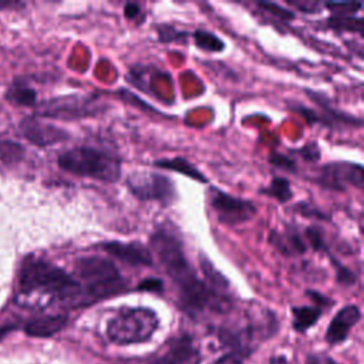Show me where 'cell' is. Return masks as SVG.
I'll return each instance as SVG.
<instances>
[{"mask_svg":"<svg viewBox=\"0 0 364 364\" xmlns=\"http://www.w3.org/2000/svg\"><path fill=\"white\" fill-rule=\"evenodd\" d=\"M294 210H297L299 213H301L304 218H320V219H324V220H328L330 218L323 213L320 209L314 208L313 205L310 203H306V202H300L297 203V206H294Z\"/></svg>","mask_w":364,"mask_h":364,"instance_id":"4dcf8cb0","label":"cell"},{"mask_svg":"<svg viewBox=\"0 0 364 364\" xmlns=\"http://www.w3.org/2000/svg\"><path fill=\"white\" fill-rule=\"evenodd\" d=\"M324 26L334 31H350V33H363V18L353 16H330L326 18Z\"/></svg>","mask_w":364,"mask_h":364,"instance_id":"44dd1931","label":"cell"},{"mask_svg":"<svg viewBox=\"0 0 364 364\" xmlns=\"http://www.w3.org/2000/svg\"><path fill=\"white\" fill-rule=\"evenodd\" d=\"M306 364H336L330 357L323 354H311L307 357Z\"/></svg>","mask_w":364,"mask_h":364,"instance_id":"e575fe53","label":"cell"},{"mask_svg":"<svg viewBox=\"0 0 364 364\" xmlns=\"http://www.w3.org/2000/svg\"><path fill=\"white\" fill-rule=\"evenodd\" d=\"M307 294H310V299L316 301V306H299L293 307V327L297 331H304L309 327H311L321 314V307L328 303L327 299H324L320 293L309 290Z\"/></svg>","mask_w":364,"mask_h":364,"instance_id":"9a60e30c","label":"cell"},{"mask_svg":"<svg viewBox=\"0 0 364 364\" xmlns=\"http://www.w3.org/2000/svg\"><path fill=\"white\" fill-rule=\"evenodd\" d=\"M213 364H242V355L237 351H233V353L225 354L223 357H220Z\"/></svg>","mask_w":364,"mask_h":364,"instance_id":"836d02e7","label":"cell"},{"mask_svg":"<svg viewBox=\"0 0 364 364\" xmlns=\"http://www.w3.org/2000/svg\"><path fill=\"white\" fill-rule=\"evenodd\" d=\"M98 95H64L44 101L37 107V115L55 119H78L97 115L104 109Z\"/></svg>","mask_w":364,"mask_h":364,"instance_id":"8992f818","label":"cell"},{"mask_svg":"<svg viewBox=\"0 0 364 364\" xmlns=\"http://www.w3.org/2000/svg\"><path fill=\"white\" fill-rule=\"evenodd\" d=\"M259 192L262 195L270 196L273 199H276L280 203H287L290 199H293V191H291V185L289 182L287 178L284 176H274L270 183L264 188H260Z\"/></svg>","mask_w":364,"mask_h":364,"instance_id":"d6986e66","label":"cell"},{"mask_svg":"<svg viewBox=\"0 0 364 364\" xmlns=\"http://www.w3.org/2000/svg\"><path fill=\"white\" fill-rule=\"evenodd\" d=\"M74 277L81 283L84 304L112 297L127 289V282L117 264L102 256H82L74 263Z\"/></svg>","mask_w":364,"mask_h":364,"instance_id":"3957f363","label":"cell"},{"mask_svg":"<svg viewBox=\"0 0 364 364\" xmlns=\"http://www.w3.org/2000/svg\"><path fill=\"white\" fill-rule=\"evenodd\" d=\"M191 37L193 38L195 46L206 53H220L226 47L225 41L218 34L205 28H196L191 33Z\"/></svg>","mask_w":364,"mask_h":364,"instance_id":"ac0fdd59","label":"cell"},{"mask_svg":"<svg viewBox=\"0 0 364 364\" xmlns=\"http://www.w3.org/2000/svg\"><path fill=\"white\" fill-rule=\"evenodd\" d=\"M304 242L307 246H311L316 252H323L326 255L331 253L327 246L324 232L318 226H309L304 229Z\"/></svg>","mask_w":364,"mask_h":364,"instance_id":"603a6c76","label":"cell"},{"mask_svg":"<svg viewBox=\"0 0 364 364\" xmlns=\"http://www.w3.org/2000/svg\"><path fill=\"white\" fill-rule=\"evenodd\" d=\"M155 168L159 169H166V171H173L178 172L181 175H185L191 179L199 181L200 183H208L209 179L193 165L191 164L188 159L176 156V158H164V159H156L152 164Z\"/></svg>","mask_w":364,"mask_h":364,"instance_id":"e0dca14e","label":"cell"},{"mask_svg":"<svg viewBox=\"0 0 364 364\" xmlns=\"http://www.w3.org/2000/svg\"><path fill=\"white\" fill-rule=\"evenodd\" d=\"M323 7L328 9L333 13V16H353L361 9V3L330 1V3H323Z\"/></svg>","mask_w":364,"mask_h":364,"instance_id":"484cf974","label":"cell"},{"mask_svg":"<svg viewBox=\"0 0 364 364\" xmlns=\"http://www.w3.org/2000/svg\"><path fill=\"white\" fill-rule=\"evenodd\" d=\"M269 162L273 166H276L279 169H284L287 172H296V169H297V165H296L294 159H291V158H289L284 154H280L277 151H272L269 154Z\"/></svg>","mask_w":364,"mask_h":364,"instance_id":"83f0119b","label":"cell"},{"mask_svg":"<svg viewBox=\"0 0 364 364\" xmlns=\"http://www.w3.org/2000/svg\"><path fill=\"white\" fill-rule=\"evenodd\" d=\"M257 6L260 9H263L264 11L273 14L274 17L283 20V21H290L296 17V14L291 10H287L283 6H280L277 3H273V1H257Z\"/></svg>","mask_w":364,"mask_h":364,"instance_id":"4316f807","label":"cell"},{"mask_svg":"<svg viewBox=\"0 0 364 364\" xmlns=\"http://www.w3.org/2000/svg\"><path fill=\"white\" fill-rule=\"evenodd\" d=\"M101 250L108 253L117 260L131 267H151L154 266V257L149 249L141 242H119L109 240L98 245Z\"/></svg>","mask_w":364,"mask_h":364,"instance_id":"30bf717a","label":"cell"},{"mask_svg":"<svg viewBox=\"0 0 364 364\" xmlns=\"http://www.w3.org/2000/svg\"><path fill=\"white\" fill-rule=\"evenodd\" d=\"M199 354L189 336H181L169 343L166 351L155 364H198Z\"/></svg>","mask_w":364,"mask_h":364,"instance_id":"7c38bea8","label":"cell"},{"mask_svg":"<svg viewBox=\"0 0 364 364\" xmlns=\"http://www.w3.org/2000/svg\"><path fill=\"white\" fill-rule=\"evenodd\" d=\"M144 14L141 6L138 3H125L124 6V17L128 20H138Z\"/></svg>","mask_w":364,"mask_h":364,"instance_id":"d6a6232c","label":"cell"},{"mask_svg":"<svg viewBox=\"0 0 364 364\" xmlns=\"http://www.w3.org/2000/svg\"><path fill=\"white\" fill-rule=\"evenodd\" d=\"M286 3L303 13H318L323 7V4L316 0H287Z\"/></svg>","mask_w":364,"mask_h":364,"instance_id":"f1b7e54d","label":"cell"},{"mask_svg":"<svg viewBox=\"0 0 364 364\" xmlns=\"http://www.w3.org/2000/svg\"><path fill=\"white\" fill-rule=\"evenodd\" d=\"M316 183L330 191H346L347 186L363 188V166L360 164L336 161L323 165L316 176Z\"/></svg>","mask_w":364,"mask_h":364,"instance_id":"9c48e42d","label":"cell"},{"mask_svg":"<svg viewBox=\"0 0 364 364\" xmlns=\"http://www.w3.org/2000/svg\"><path fill=\"white\" fill-rule=\"evenodd\" d=\"M57 164L65 172L98 182L112 183L121 178V158L111 148L75 146L60 154Z\"/></svg>","mask_w":364,"mask_h":364,"instance_id":"7a4b0ae2","label":"cell"},{"mask_svg":"<svg viewBox=\"0 0 364 364\" xmlns=\"http://www.w3.org/2000/svg\"><path fill=\"white\" fill-rule=\"evenodd\" d=\"M156 31H158V40L164 44L165 43H186L188 37L191 36V33H188L185 30H179L173 24H166V23L156 26Z\"/></svg>","mask_w":364,"mask_h":364,"instance_id":"7402d4cb","label":"cell"},{"mask_svg":"<svg viewBox=\"0 0 364 364\" xmlns=\"http://www.w3.org/2000/svg\"><path fill=\"white\" fill-rule=\"evenodd\" d=\"M294 152L299 154L304 161H310V162H316V161H318L320 156H321L320 148H318L317 144H314V142H309V144H306L304 146L297 148Z\"/></svg>","mask_w":364,"mask_h":364,"instance_id":"f546056e","label":"cell"},{"mask_svg":"<svg viewBox=\"0 0 364 364\" xmlns=\"http://www.w3.org/2000/svg\"><path fill=\"white\" fill-rule=\"evenodd\" d=\"M210 209L215 212L218 222L226 226H237L250 220L257 209L252 200L236 198L225 191L212 186L208 192Z\"/></svg>","mask_w":364,"mask_h":364,"instance_id":"52a82bcc","label":"cell"},{"mask_svg":"<svg viewBox=\"0 0 364 364\" xmlns=\"http://www.w3.org/2000/svg\"><path fill=\"white\" fill-rule=\"evenodd\" d=\"M270 364H287V361L284 357H273Z\"/></svg>","mask_w":364,"mask_h":364,"instance_id":"d590c367","label":"cell"},{"mask_svg":"<svg viewBox=\"0 0 364 364\" xmlns=\"http://www.w3.org/2000/svg\"><path fill=\"white\" fill-rule=\"evenodd\" d=\"M6 98L16 105H34L36 100H37V94L36 91L28 87L27 84L21 82V81H14V84L7 90L6 92Z\"/></svg>","mask_w":364,"mask_h":364,"instance_id":"ffe728a7","label":"cell"},{"mask_svg":"<svg viewBox=\"0 0 364 364\" xmlns=\"http://www.w3.org/2000/svg\"><path fill=\"white\" fill-rule=\"evenodd\" d=\"M306 95L310 97L311 101L316 102L317 107H320V111L311 109L309 107L303 105H294L291 107L293 111L300 114L309 124H323L324 127H334V125H361V119L355 118L354 115H350L348 112H343L340 109H336L327 100L326 95H323L318 91L306 90Z\"/></svg>","mask_w":364,"mask_h":364,"instance_id":"ba28073f","label":"cell"},{"mask_svg":"<svg viewBox=\"0 0 364 364\" xmlns=\"http://www.w3.org/2000/svg\"><path fill=\"white\" fill-rule=\"evenodd\" d=\"M327 257L330 259V262H331V264H333V267L336 270V279H337V282L340 284L351 286V284H354L357 282L355 273L351 269H348L347 266H344L337 257H334L333 253H328Z\"/></svg>","mask_w":364,"mask_h":364,"instance_id":"d4e9b609","label":"cell"},{"mask_svg":"<svg viewBox=\"0 0 364 364\" xmlns=\"http://www.w3.org/2000/svg\"><path fill=\"white\" fill-rule=\"evenodd\" d=\"M67 324L65 314H50V316H40L30 320L24 326V331L33 337H50L60 330H63Z\"/></svg>","mask_w":364,"mask_h":364,"instance_id":"2e32d148","label":"cell"},{"mask_svg":"<svg viewBox=\"0 0 364 364\" xmlns=\"http://www.w3.org/2000/svg\"><path fill=\"white\" fill-rule=\"evenodd\" d=\"M269 243L280 252L283 256H297L307 250V245L294 228H286L283 230H272L269 233Z\"/></svg>","mask_w":364,"mask_h":364,"instance_id":"5bb4252c","label":"cell"},{"mask_svg":"<svg viewBox=\"0 0 364 364\" xmlns=\"http://www.w3.org/2000/svg\"><path fill=\"white\" fill-rule=\"evenodd\" d=\"M159 326L156 313L146 307H125L107 324V336L109 341L124 346L142 343L151 338Z\"/></svg>","mask_w":364,"mask_h":364,"instance_id":"277c9868","label":"cell"},{"mask_svg":"<svg viewBox=\"0 0 364 364\" xmlns=\"http://www.w3.org/2000/svg\"><path fill=\"white\" fill-rule=\"evenodd\" d=\"M138 290H145V291H155L159 293L164 290V282L158 277H146L139 282Z\"/></svg>","mask_w":364,"mask_h":364,"instance_id":"1f68e13d","label":"cell"},{"mask_svg":"<svg viewBox=\"0 0 364 364\" xmlns=\"http://www.w3.org/2000/svg\"><path fill=\"white\" fill-rule=\"evenodd\" d=\"M361 318V311L357 306L348 304L337 311V314L333 317L327 331H326V340L331 344L341 343L346 340L350 328L357 324Z\"/></svg>","mask_w":364,"mask_h":364,"instance_id":"4fadbf2b","label":"cell"},{"mask_svg":"<svg viewBox=\"0 0 364 364\" xmlns=\"http://www.w3.org/2000/svg\"><path fill=\"white\" fill-rule=\"evenodd\" d=\"M125 183L129 192L144 202H159L164 206H169L178 199L172 179L156 171L131 172Z\"/></svg>","mask_w":364,"mask_h":364,"instance_id":"5b68a950","label":"cell"},{"mask_svg":"<svg viewBox=\"0 0 364 364\" xmlns=\"http://www.w3.org/2000/svg\"><path fill=\"white\" fill-rule=\"evenodd\" d=\"M20 131L26 139L37 146H50L70 138V134L53 124H47L37 117H26L20 122Z\"/></svg>","mask_w":364,"mask_h":364,"instance_id":"8fae6325","label":"cell"},{"mask_svg":"<svg viewBox=\"0 0 364 364\" xmlns=\"http://www.w3.org/2000/svg\"><path fill=\"white\" fill-rule=\"evenodd\" d=\"M24 149L20 144L9 141V139H0V161L4 164H13L23 158Z\"/></svg>","mask_w":364,"mask_h":364,"instance_id":"cb8c5ba5","label":"cell"},{"mask_svg":"<svg viewBox=\"0 0 364 364\" xmlns=\"http://www.w3.org/2000/svg\"><path fill=\"white\" fill-rule=\"evenodd\" d=\"M18 291L24 296L40 293L50 301H61L68 307H82L81 283L60 266L33 255L27 256L18 272Z\"/></svg>","mask_w":364,"mask_h":364,"instance_id":"6da1fadb","label":"cell"}]
</instances>
